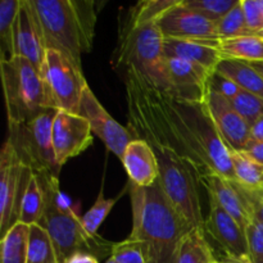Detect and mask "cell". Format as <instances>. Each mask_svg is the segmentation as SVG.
<instances>
[{"label": "cell", "mask_w": 263, "mask_h": 263, "mask_svg": "<svg viewBox=\"0 0 263 263\" xmlns=\"http://www.w3.org/2000/svg\"><path fill=\"white\" fill-rule=\"evenodd\" d=\"M159 113L189 153L211 172L235 181L230 149L221 138L205 103L187 102L149 85Z\"/></svg>", "instance_id": "obj_1"}, {"label": "cell", "mask_w": 263, "mask_h": 263, "mask_svg": "<svg viewBox=\"0 0 263 263\" xmlns=\"http://www.w3.org/2000/svg\"><path fill=\"white\" fill-rule=\"evenodd\" d=\"M133 231L128 238L138 241L145 263H175L182 239L192 230L172 205L157 180L149 187L130 184Z\"/></svg>", "instance_id": "obj_2"}, {"label": "cell", "mask_w": 263, "mask_h": 263, "mask_svg": "<svg viewBox=\"0 0 263 263\" xmlns=\"http://www.w3.org/2000/svg\"><path fill=\"white\" fill-rule=\"evenodd\" d=\"M39 15L48 49H54L82 67V54L94 44L97 3L92 0H31Z\"/></svg>", "instance_id": "obj_3"}, {"label": "cell", "mask_w": 263, "mask_h": 263, "mask_svg": "<svg viewBox=\"0 0 263 263\" xmlns=\"http://www.w3.org/2000/svg\"><path fill=\"white\" fill-rule=\"evenodd\" d=\"M45 190V210L40 225L53 240L58 263H67L77 253L92 256L112 253L113 244L100 236L91 238L82 226L81 217L76 215L59 189V179L48 174H37Z\"/></svg>", "instance_id": "obj_4"}, {"label": "cell", "mask_w": 263, "mask_h": 263, "mask_svg": "<svg viewBox=\"0 0 263 263\" xmlns=\"http://www.w3.org/2000/svg\"><path fill=\"white\" fill-rule=\"evenodd\" d=\"M163 44L164 37L158 22L136 25L126 20L123 27H121L113 58L115 67H121L123 72H136L146 84L167 92L168 80Z\"/></svg>", "instance_id": "obj_5"}, {"label": "cell", "mask_w": 263, "mask_h": 263, "mask_svg": "<svg viewBox=\"0 0 263 263\" xmlns=\"http://www.w3.org/2000/svg\"><path fill=\"white\" fill-rule=\"evenodd\" d=\"M8 123H22L49 110L40 71L21 57L0 62Z\"/></svg>", "instance_id": "obj_6"}, {"label": "cell", "mask_w": 263, "mask_h": 263, "mask_svg": "<svg viewBox=\"0 0 263 263\" xmlns=\"http://www.w3.org/2000/svg\"><path fill=\"white\" fill-rule=\"evenodd\" d=\"M57 110L49 109L33 120L8 123V139L21 163L35 174L58 177L62 167L55 159L51 140V126Z\"/></svg>", "instance_id": "obj_7"}, {"label": "cell", "mask_w": 263, "mask_h": 263, "mask_svg": "<svg viewBox=\"0 0 263 263\" xmlns=\"http://www.w3.org/2000/svg\"><path fill=\"white\" fill-rule=\"evenodd\" d=\"M49 109L80 115V104L87 85L82 67L77 66L63 53L46 50L40 69Z\"/></svg>", "instance_id": "obj_8"}, {"label": "cell", "mask_w": 263, "mask_h": 263, "mask_svg": "<svg viewBox=\"0 0 263 263\" xmlns=\"http://www.w3.org/2000/svg\"><path fill=\"white\" fill-rule=\"evenodd\" d=\"M33 171L21 163L10 144L5 141L0 153V236L20 222L23 198Z\"/></svg>", "instance_id": "obj_9"}, {"label": "cell", "mask_w": 263, "mask_h": 263, "mask_svg": "<svg viewBox=\"0 0 263 263\" xmlns=\"http://www.w3.org/2000/svg\"><path fill=\"white\" fill-rule=\"evenodd\" d=\"M80 115L86 118L92 134L105 144L108 151L122 159L126 148L134 140L133 134L128 127H123L105 110L90 86L85 89L82 95Z\"/></svg>", "instance_id": "obj_10"}, {"label": "cell", "mask_w": 263, "mask_h": 263, "mask_svg": "<svg viewBox=\"0 0 263 263\" xmlns=\"http://www.w3.org/2000/svg\"><path fill=\"white\" fill-rule=\"evenodd\" d=\"M51 140L55 159L62 167L91 145L92 131L81 115L57 110L51 126Z\"/></svg>", "instance_id": "obj_11"}, {"label": "cell", "mask_w": 263, "mask_h": 263, "mask_svg": "<svg viewBox=\"0 0 263 263\" xmlns=\"http://www.w3.org/2000/svg\"><path fill=\"white\" fill-rule=\"evenodd\" d=\"M13 48L14 57L27 59L40 71L48 46L43 26L31 0H21L13 30Z\"/></svg>", "instance_id": "obj_12"}, {"label": "cell", "mask_w": 263, "mask_h": 263, "mask_svg": "<svg viewBox=\"0 0 263 263\" xmlns=\"http://www.w3.org/2000/svg\"><path fill=\"white\" fill-rule=\"evenodd\" d=\"M166 73L168 80L167 94L187 102H205L212 71L192 62L166 58Z\"/></svg>", "instance_id": "obj_13"}, {"label": "cell", "mask_w": 263, "mask_h": 263, "mask_svg": "<svg viewBox=\"0 0 263 263\" xmlns=\"http://www.w3.org/2000/svg\"><path fill=\"white\" fill-rule=\"evenodd\" d=\"M204 103L228 148L244 151L252 140L251 125L241 117L230 99L210 90Z\"/></svg>", "instance_id": "obj_14"}, {"label": "cell", "mask_w": 263, "mask_h": 263, "mask_svg": "<svg viewBox=\"0 0 263 263\" xmlns=\"http://www.w3.org/2000/svg\"><path fill=\"white\" fill-rule=\"evenodd\" d=\"M204 231L220 246L225 257L251 258L246 230L212 198H210V213L205 218Z\"/></svg>", "instance_id": "obj_15"}, {"label": "cell", "mask_w": 263, "mask_h": 263, "mask_svg": "<svg viewBox=\"0 0 263 263\" xmlns=\"http://www.w3.org/2000/svg\"><path fill=\"white\" fill-rule=\"evenodd\" d=\"M158 27L164 39H218L216 22L186 8L182 0L158 21Z\"/></svg>", "instance_id": "obj_16"}, {"label": "cell", "mask_w": 263, "mask_h": 263, "mask_svg": "<svg viewBox=\"0 0 263 263\" xmlns=\"http://www.w3.org/2000/svg\"><path fill=\"white\" fill-rule=\"evenodd\" d=\"M200 185L205 187L208 197L212 198L223 211L235 218L244 230L253 221L251 208L238 182L216 172H210L200 177Z\"/></svg>", "instance_id": "obj_17"}, {"label": "cell", "mask_w": 263, "mask_h": 263, "mask_svg": "<svg viewBox=\"0 0 263 263\" xmlns=\"http://www.w3.org/2000/svg\"><path fill=\"white\" fill-rule=\"evenodd\" d=\"M218 44L220 39H164V57L197 63L215 72L223 59Z\"/></svg>", "instance_id": "obj_18"}, {"label": "cell", "mask_w": 263, "mask_h": 263, "mask_svg": "<svg viewBox=\"0 0 263 263\" xmlns=\"http://www.w3.org/2000/svg\"><path fill=\"white\" fill-rule=\"evenodd\" d=\"M122 163L128 175V182L139 187H149L159 177L158 159L153 148L141 139H134L126 148Z\"/></svg>", "instance_id": "obj_19"}, {"label": "cell", "mask_w": 263, "mask_h": 263, "mask_svg": "<svg viewBox=\"0 0 263 263\" xmlns=\"http://www.w3.org/2000/svg\"><path fill=\"white\" fill-rule=\"evenodd\" d=\"M216 71L233 80L241 90L263 99V76L248 62L222 59Z\"/></svg>", "instance_id": "obj_20"}, {"label": "cell", "mask_w": 263, "mask_h": 263, "mask_svg": "<svg viewBox=\"0 0 263 263\" xmlns=\"http://www.w3.org/2000/svg\"><path fill=\"white\" fill-rule=\"evenodd\" d=\"M223 59H236L248 63L263 62V37L257 35L220 39L218 44Z\"/></svg>", "instance_id": "obj_21"}, {"label": "cell", "mask_w": 263, "mask_h": 263, "mask_svg": "<svg viewBox=\"0 0 263 263\" xmlns=\"http://www.w3.org/2000/svg\"><path fill=\"white\" fill-rule=\"evenodd\" d=\"M217 259L205 239L204 229H192L182 239L175 263H215Z\"/></svg>", "instance_id": "obj_22"}, {"label": "cell", "mask_w": 263, "mask_h": 263, "mask_svg": "<svg viewBox=\"0 0 263 263\" xmlns=\"http://www.w3.org/2000/svg\"><path fill=\"white\" fill-rule=\"evenodd\" d=\"M235 181L251 190H263V164L243 151H230Z\"/></svg>", "instance_id": "obj_23"}, {"label": "cell", "mask_w": 263, "mask_h": 263, "mask_svg": "<svg viewBox=\"0 0 263 263\" xmlns=\"http://www.w3.org/2000/svg\"><path fill=\"white\" fill-rule=\"evenodd\" d=\"M30 226L18 222L2 238V263H27Z\"/></svg>", "instance_id": "obj_24"}, {"label": "cell", "mask_w": 263, "mask_h": 263, "mask_svg": "<svg viewBox=\"0 0 263 263\" xmlns=\"http://www.w3.org/2000/svg\"><path fill=\"white\" fill-rule=\"evenodd\" d=\"M44 210H45V190L41 177L33 172V176L23 198L20 222L28 226L36 225L40 222Z\"/></svg>", "instance_id": "obj_25"}, {"label": "cell", "mask_w": 263, "mask_h": 263, "mask_svg": "<svg viewBox=\"0 0 263 263\" xmlns=\"http://www.w3.org/2000/svg\"><path fill=\"white\" fill-rule=\"evenodd\" d=\"M27 263H58L50 235L37 223L30 226Z\"/></svg>", "instance_id": "obj_26"}, {"label": "cell", "mask_w": 263, "mask_h": 263, "mask_svg": "<svg viewBox=\"0 0 263 263\" xmlns=\"http://www.w3.org/2000/svg\"><path fill=\"white\" fill-rule=\"evenodd\" d=\"M21 0H2L0 2V50L3 61H9L14 57L13 48V30L20 9Z\"/></svg>", "instance_id": "obj_27"}, {"label": "cell", "mask_w": 263, "mask_h": 263, "mask_svg": "<svg viewBox=\"0 0 263 263\" xmlns=\"http://www.w3.org/2000/svg\"><path fill=\"white\" fill-rule=\"evenodd\" d=\"M180 0H146L133 8L127 20L136 25L158 22L170 9L176 7Z\"/></svg>", "instance_id": "obj_28"}, {"label": "cell", "mask_w": 263, "mask_h": 263, "mask_svg": "<svg viewBox=\"0 0 263 263\" xmlns=\"http://www.w3.org/2000/svg\"><path fill=\"white\" fill-rule=\"evenodd\" d=\"M118 198H120V195H118L117 198L107 199V198L103 195V189L100 190L99 195H98L97 200H95V203L92 204V207L81 217L82 226H84L87 235L91 236V238L99 236L98 235V230H99L100 225L104 222L107 216L110 213V211L113 210L115 204L117 203Z\"/></svg>", "instance_id": "obj_29"}, {"label": "cell", "mask_w": 263, "mask_h": 263, "mask_svg": "<svg viewBox=\"0 0 263 263\" xmlns=\"http://www.w3.org/2000/svg\"><path fill=\"white\" fill-rule=\"evenodd\" d=\"M216 30H217L218 39H230L238 37V36L252 35L247 26L246 17H244L243 8H241V0L238 4L218 22H216Z\"/></svg>", "instance_id": "obj_30"}, {"label": "cell", "mask_w": 263, "mask_h": 263, "mask_svg": "<svg viewBox=\"0 0 263 263\" xmlns=\"http://www.w3.org/2000/svg\"><path fill=\"white\" fill-rule=\"evenodd\" d=\"M238 2L239 0H182V4L203 17L218 22L238 4Z\"/></svg>", "instance_id": "obj_31"}, {"label": "cell", "mask_w": 263, "mask_h": 263, "mask_svg": "<svg viewBox=\"0 0 263 263\" xmlns=\"http://www.w3.org/2000/svg\"><path fill=\"white\" fill-rule=\"evenodd\" d=\"M235 109L240 113L241 117L249 123L253 125L258 118L263 117V99L257 95L241 90L235 98L230 100Z\"/></svg>", "instance_id": "obj_32"}, {"label": "cell", "mask_w": 263, "mask_h": 263, "mask_svg": "<svg viewBox=\"0 0 263 263\" xmlns=\"http://www.w3.org/2000/svg\"><path fill=\"white\" fill-rule=\"evenodd\" d=\"M110 257L118 263H145L140 244L130 238L113 244Z\"/></svg>", "instance_id": "obj_33"}, {"label": "cell", "mask_w": 263, "mask_h": 263, "mask_svg": "<svg viewBox=\"0 0 263 263\" xmlns=\"http://www.w3.org/2000/svg\"><path fill=\"white\" fill-rule=\"evenodd\" d=\"M241 8L252 35L263 37V0H241Z\"/></svg>", "instance_id": "obj_34"}, {"label": "cell", "mask_w": 263, "mask_h": 263, "mask_svg": "<svg viewBox=\"0 0 263 263\" xmlns=\"http://www.w3.org/2000/svg\"><path fill=\"white\" fill-rule=\"evenodd\" d=\"M249 257L253 263H263V225L253 220L246 229Z\"/></svg>", "instance_id": "obj_35"}, {"label": "cell", "mask_w": 263, "mask_h": 263, "mask_svg": "<svg viewBox=\"0 0 263 263\" xmlns=\"http://www.w3.org/2000/svg\"><path fill=\"white\" fill-rule=\"evenodd\" d=\"M210 90L218 92L228 99H233L241 91L240 87L235 84L231 79L223 76L220 72L215 71L210 79Z\"/></svg>", "instance_id": "obj_36"}, {"label": "cell", "mask_w": 263, "mask_h": 263, "mask_svg": "<svg viewBox=\"0 0 263 263\" xmlns=\"http://www.w3.org/2000/svg\"><path fill=\"white\" fill-rule=\"evenodd\" d=\"M239 186H240L241 192H243L244 197L248 202L253 220L258 221L263 225V190L247 189V187L241 186L240 184H239Z\"/></svg>", "instance_id": "obj_37"}, {"label": "cell", "mask_w": 263, "mask_h": 263, "mask_svg": "<svg viewBox=\"0 0 263 263\" xmlns=\"http://www.w3.org/2000/svg\"><path fill=\"white\" fill-rule=\"evenodd\" d=\"M252 140L263 141V117L258 118L253 125L251 126Z\"/></svg>", "instance_id": "obj_38"}, {"label": "cell", "mask_w": 263, "mask_h": 263, "mask_svg": "<svg viewBox=\"0 0 263 263\" xmlns=\"http://www.w3.org/2000/svg\"><path fill=\"white\" fill-rule=\"evenodd\" d=\"M67 263H99L98 258L89 253H77L67 261Z\"/></svg>", "instance_id": "obj_39"}, {"label": "cell", "mask_w": 263, "mask_h": 263, "mask_svg": "<svg viewBox=\"0 0 263 263\" xmlns=\"http://www.w3.org/2000/svg\"><path fill=\"white\" fill-rule=\"evenodd\" d=\"M220 263H253L251 258H244V259H238V258H230V257H225L223 259H221Z\"/></svg>", "instance_id": "obj_40"}, {"label": "cell", "mask_w": 263, "mask_h": 263, "mask_svg": "<svg viewBox=\"0 0 263 263\" xmlns=\"http://www.w3.org/2000/svg\"><path fill=\"white\" fill-rule=\"evenodd\" d=\"M252 67H254V68L257 69V71L259 72V73L263 76V62H253V63H251Z\"/></svg>", "instance_id": "obj_41"}, {"label": "cell", "mask_w": 263, "mask_h": 263, "mask_svg": "<svg viewBox=\"0 0 263 263\" xmlns=\"http://www.w3.org/2000/svg\"><path fill=\"white\" fill-rule=\"evenodd\" d=\"M105 263H118L117 261H116V259H113L112 258V257H110V258L109 259H108V261L107 262H105Z\"/></svg>", "instance_id": "obj_42"}, {"label": "cell", "mask_w": 263, "mask_h": 263, "mask_svg": "<svg viewBox=\"0 0 263 263\" xmlns=\"http://www.w3.org/2000/svg\"><path fill=\"white\" fill-rule=\"evenodd\" d=\"M215 263H220V261H216V262H215Z\"/></svg>", "instance_id": "obj_43"}]
</instances>
